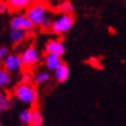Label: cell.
<instances>
[{
  "instance_id": "obj_1",
  "label": "cell",
  "mask_w": 126,
  "mask_h": 126,
  "mask_svg": "<svg viewBox=\"0 0 126 126\" xmlns=\"http://www.w3.org/2000/svg\"><path fill=\"white\" fill-rule=\"evenodd\" d=\"M14 94L20 102L27 105H35L38 100V92L31 84L19 83L14 90Z\"/></svg>"
},
{
  "instance_id": "obj_2",
  "label": "cell",
  "mask_w": 126,
  "mask_h": 126,
  "mask_svg": "<svg viewBox=\"0 0 126 126\" xmlns=\"http://www.w3.org/2000/svg\"><path fill=\"white\" fill-rule=\"evenodd\" d=\"M47 16V7L45 3L35 2L31 5L26 10V17L34 24V26H39V24Z\"/></svg>"
},
{
  "instance_id": "obj_3",
  "label": "cell",
  "mask_w": 126,
  "mask_h": 126,
  "mask_svg": "<svg viewBox=\"0 0 126 126\" xmlns=\"http://www.w3.org/2000/svg\"><path fill=\"white\" fill-rule=\"evenodd\" d=\"M74 24V19L72 17V15H64V14H61L58 18H55L53 20L52 27H51V31L55 34H65L72 28Z\"/></svg>"
},
{
  "instance_id": "obj_4",
  "label": "cell",
  "mask_w": 126,
  "mask_h": 126,
  "mask_svg": "<svg viewBox=\"0 0 126 126\" xmlns=\"http://www.w3.org/2000/svg\"><path fill=\"white\" fill-rule=\"evenodd\" d=\"M19 56H20L23 65H25V66L35 65L39 61V53L34 46L26 47V48L20 53Z\"/></svg>"
},
{
  "instance_id": "obj_5",
  "label": "cell",
  "mask_w": 126,
  "mask_h": 126,
  "mask_svg": "<svg viewBox=\"0 0 126 126\" xmlns=\"http://www.w3.org/2000/svg\"><path fill=\"white\" fill-rule=\"evenodd\" d=\"M34 24L32 23L26 15H16L10 20V28L11 29H23L25 32H28L33 29Z\"/></svg>"
},
{
  "instance_id": "obj_6",
  "label": "cell",
  "mask_w": 126,
  "mask_h": 126,
  "mask_svg": "<svg viewBox=\"0 0 126 126\" xmlns=\"http://www.w3.org/2000/svg\"><path fill=\"white\" fill-rule=\"evenodd\" d=\"M23 68V63H21L20 56L17 54H9L7 59L3 61V69L6 71L10 72H17Z\"/></svg>"
},
{
  "instance_id": "obj_7",
  "label": "cell",
  "mask_w": 126,
  "mask_h": 126,
  "mask_svg": "<svg viewBox=\"0 0 126 126\" xmlns=\"http://www.w3.org/2000/svg\"><path fill=\"white\" fill-rule=\"evenodd\" d=\"M45 51H46V54H55L59 56H62L65 53V46H64L62 41L51 39L45 45Z\"/></svg>"
},
{
  "instance_id": "obj_8",
  "label": "cell",
  "mask_w": 126,
  "mask_h": 126,
  "mask_svg": "<svg viewBox=\"0 0 126 126\" xmlns=\"http://www.w3.org/2000/svg\"><path fill=\"white\" fill-rule=\"evenodd\" d=\"M70 76V69L65 63H62L56 70H54V78L58 82H65Z\"/></svg>"
},
{
  "instance_id": "obj_9",
  "label": "cell",
  "mask_w": 126,
  "mask_h": 126,
  "mask_svg": "<svg viewBox=\"0 0 126 126\" xmlns=\"http://www.w3.org/2000/svg\"><path fill=\"white\" fill-rule=\"evenodd\" d=\"M44 62H45L46 68L51 71L56 70L63 63L62 61H61V56L55 55V54H46L44 58Z\"/></svg>"
},
{
  "instance_id": "obj_10",
  "label": "cell",
  "mask_w": 126,
  "mask_h": 126,
  "mask_svg": "<svg viewBox=\"0 0 126 126\" xmlns=\"http://www.w3.org/2000/svg\"><path fill=\"white\" fill-rule=\"evenodd\" d=\"M6 1H7L9 9H11V10H21V9H26L27 7H29L34 0H6Z\"/></svg>"
},
{
  "instance_id": "obj_11",
  "label": "cell",
  "mask_w": 126,
  "mask_h": 126,
  "mask_svg": "<svg viewBox=\"0 0 126 126\" xmlns=\"http://www.w3.org/2000/svg\"><path fill=\"white\" fill-rule=\"evenodd\" d=\"M9 37H10V41L13 43L18 44V43L23 42L24 38L26 37V32L23 29H11Z\"/></svg>"
},
{
  "instance_id": "obj_12",
  "label": "cell",
  "mask_w": 126,
  "mask_h": 126,
  "mask_svg": "<svg viewBox=\"0 0 126 126\" xmlns=\"http://www.w3.org/2000/svg\"><path fill=\"white\" fill-rule=\"evenodd\" d=\"M44 123L42 113L38 109H32V116H31V126H42Z\"/></svg>"
},
{
  "instance_id": "obj_13",
  "label": "cell",
  "mask_w": 126,
  "mask_h": 126,
  "mask_svg": "<svg viewBox=\"0 0 126 126\" xmlns=\"http://www.w3.org/2000/svg\"><path fill=\"white\" fill-rule=\"evenodd\" d=\"M11 107V99L6 92L0 90V113L6 111Z\"/></svg>"
},
{
  "instance_id": "obj_14",
  "label": "cell",
  "mask_w": 126,
  "mask_h": 126,
  "mask_svg": "<svg viewBox=\"0 0 126 126\" xmlns=\"http://www.w3.org/2000/svg\"><path fill=\"white\" fill-rule=\"evenodd\" d=\"M11 81L10 73L6 71L5 69H0V88H7Z\"/></svg>"
},
{
  "instance_id": "obj_15",
  "label": "cell",
  "mask_w": 126,
  "mask_h": 126,
  "mask_svg": "<svg viewBox=\"0 0 126 126\" xmlns=\"http://www.w3.org/2000/svg\"><path fill=\"white\" fill-rule=\"evenodd\" d=\"M58 10L61 14H64V15H72V13L74 11V7L69 0H65V1H63L59 5Z\"/></svg>"
},
{
  "instance_id": "obj_16",
  "label": "cell",
  "mask_w": 126,
  "mask_h": 126,
  "mask_svg": "<svg viewBox=\"0 0 126 126\" xmlns=\"http://www.w3.org/2000/svg\"><path fill=\"white\" fill-rule=\"evenodd\" d=\"M51 76L47 71H42V72H38L36 76L34 77V82L37 84H42V83H45L50 80Z\"/></svg>"
},
{
  "instance_id": "obj_17",
  "label": "cell",
  "mask_w": 126,
  "mask_h": 126,
  "mask_svg": "<svg viewBox=\"0 0 126 126\" xmlns=\"http://www.w3.org/2000/svg\"><path fill=\"white\" fill-rule=\"evenodd\" d=\"M31 116H32V109H24L19 113V121L21 124L29 125L31 123Z\"/></svg>"
},
{
  "instance_id": "obj_18",
  "label": "cell",
  "mask_w": 126,
  "mask_h": 126,
  "mask_svg": "<svg viewBox=\"0 0 126 126\" xmlns=\"http://www.w3.org/2000/svg\"><path fill=\"white\" fill-rule=\"evenodd\" d=\"M52 24H53L52 18H51L50 16H46V17L43 19L42 23L39 24V27H41L43 31H48V29H51V27H52Z\"/></svg>"
},
{
  "instance_id": "obj_19",
  "label": "cell",
  "mask_w": 126,
  "mask_h": 126,
  "mask_svg": "<svg viewBox=\"0 0 126 126\" xmlns=\"http://www.w3.org/2000/svg\"><path fill=\"white\" fill-rule=\"evenodd\" d=\"M9 56V50L6 46H0V61H5Z\"/></svg>"
},
{
  "instance_id": "obj_20",
  "label": "cell",
  "mask_w": 126,
  "mask_h": 126,
  "mask_svg": "<svg viewBox=\"0 0 126 126\" xmlns=\"http://www.w3.org/2000/svg\"><path fill=\"white\" fill-rule=\"evenodd\" d=\"M8 5H7V1L5 0H0V14H3L8 10Z\"/></svg>"
},
{
  "instance_id": "obj_21",
  "label": "cell",
  "mask_w": 126,
  "mask_h": 126,
  "mask_svg": "<svg viewBox=\"0 0 126 126\" xmlns=\"http://www.w3.org/2000/svg\"><path fill=\"white\" fill-rule=\"evenodd\" d=\"M31 80H32L31 76H29V74H27V73H25L23 76V78H21V83H24V84H31Z\"/></svg>"
},
{
  "instance_id": "obj_22",
  "label": "cell",
  "mask_w": 126,
  "mask_h": 126,
  "mask_svg": "<svg viewBox=\"0 0 126 126\" xmlns=\"http://www.w3.org/2000/svg\"><path fill=\"white\" fill-rule=\"evenodd\" d=\"M20 126H31V125H25V124H21Z\"/></svg>"
},
{
  "instance_id": "obj_23",
  "label": "cell",
  "mask_w": 126,
  "mask_h": 126,
  "mask_svg": "<svg viewBox=\"0 0 126 126\" xmlns=\"http://www.w3.org/2000/svg\"><path fill=\"white\" fill-rule=\"evenodd\" d=\"M0 126H2V124H1V123H0Z\"/></svg>"
}]
</instances>
